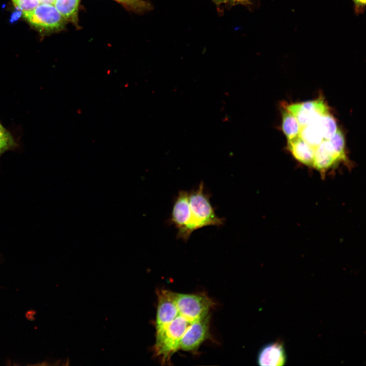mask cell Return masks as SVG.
I'll list each match as a JSON object with an SVG mask.
<instances>
[{
	"mask_svg": "<svg viewBox=\"0 0 366 366\" xmlns=\"http://www.w3.org/2000/svg\"><path fill=\"white\" fill-rule=\"evenodd\" d=\"M0 259H1V256H0Z\"/></svg>",
	"mask_w": 366,
	"mask_h": 366,
	"instance_id": "22",
	"label": "cell"
},
{
	"mask_svg": "<svg viewBox=\"0 0 366 366\" xmlns=\"http://www.w3.org/2000/svg\"><path fill=\"white\" fill-rule=\"evenodd\" d=\"M286 360L284 343L280 340L264 346L257 356V362L261 366H282Z\"/></svg>",
	"mask_w": 366,
	"mask_h": 366,
	"instance_id": "7",
	"label": "cell"
},
{
	"mask_svg": "<svg viewBox=\"0 0 366 366\" xmlns=\"http://www.w3.org/2000/svg\"><path fill=\"white\" fill-rule=\"evenodd\" d=\"M23 16L36 28L47 32L62 29L66 21L54 6L50 4L39 5Z\"/></svg>",
	"mask_w": 366,
	"mask_h": 366,
	"instance_id": "3",
	"label": "cell"
},
{
	"mask_svg": "<svg viewBox=\"0 0 366 366\" xmlns=\"http://www.w3.org/2000/svg\"><path fill=\"white\" fill-rule=\"evenodd\" d=\"M41 4H50L53 5L55 0H38Z\"/></svg>",
	"mask_w": 366,
	"mask_h": 366,
	"instance_id": "21",
	"label": "cell"
},
{
	"mask_svg": "<svg viewBox=\"0 0 366 366\" xmlns=\"http://www.w3.org/2000/svg\"><path fill=\"white\" fill-rule=\"evenodd\" d=\"M286 109L297 118L300 127L309 125L321 116L329 113L328 107L322 99L293 103Z\"/></svg>",
	"mask_w": 366,
	"mask_h": 366,
	"instance_id": "5",
	"label": "cell"
},
{
	"mask_svg": "<svg viewBox=\"0 0 366 366\" xmlns=\"http://www.w3.org/2000/svg\"><path fill=\"white\" fill-rule=\"evenodd\" d=\"M80 1L55 0L54 6L66 21L76 25Z\"/></svg>",
	"mask_w": 366,
	"mask_h": 366,
	"instance_id": "9",
	"label": "cell"
},
{
	"mask_svg": "<svg viewBox=\"0 0 366 366\" xmlns=\"http://www.w3.org/2000/svg\"><path fill=\"white\" fill-rule=\"evenodd\" d=\"M19 147V145L12 134L0 121V158L6 151L16 150Z\"/></svg>",
	"mask_w": 366,
	"mask_h": 366,
	"instance_id": "13",
	"label": "cell"
},
{
	"mask_svg": "<svg viewBox=\"0 0 366 366\" xmlns=\"http://www.w3.org/2000/svg\"><path fill=\"white\" fill-rule=\"evenodd\" d=\"M215 3L217 6H220L223 4L228 3V0H210Z\"/></svg>",
	"mask_w": 366,
	"mask_h": 366,
	"instance_id": "20",
	"label": "cell"
},
{
	"mask_svg": "<svg viewBox=\"0 0 366 366\" xmlns=\"http://www.w3.org/2000/svg\"><path fill=\"white\" fill-rule=\"evenodd\" d=\"M12 1L17 8L22 11L23 15L31 12L40 4L38 0H12Z\"/></svg>",
	"mask_w": 366,
	"mask_h": 366,
	"instance_id": "15",
	"label": "cell"
},
{
	"mask_svg": "<svg viewBox=\"0 0 366 366\" xmlns=\"http://www.w3.org/2000/svg\"><path fill=\"white\" fill-rule=\"evenodd\" d=\"M334 150L345 161L347 158L345 149V139L341 131L338 130L334 135L328 140Z\"/></svg>",
	"mask_w": 366,
	"mask_h": 366,
	"instance_id": "14",
	"label": "cell"
},
{
	"mask_svg": "<svg viewBox=\"0 0 366 366\" xmlns=\"http://www.w3.org/2000/svg\"><path fill=\"white\" fill-rule=\"evenodd\" d=\"M171 223L177 229V237L187 241L193 233L191 229V212L189 200V193L180 191L174 203Z\"/></svg>",
	"mask_w": 366,
	"mask_h": 366,
	"instance_id": "4",
	"label": "cell"
},
{
	"mask_svg": "<svg viewBox=\"0 0 366 366\" xmlns=\"http://www.w3.org/2000/svg\"><path fill=\"white\" fill-rule=\"evenodd\" d=\"M314 122L319 128L324 140L330 139L338 130L336 122L329 113L321 116Z\"/></svg>",
	"mask_w": 366,
	"mask_h": 366,
	"instance_id": "12",
	"label": "cell"
},
{
	"mask_svg": "<svg viewBox=\"0 0 366 366\" xmlns=\"http://www.w3.org/2000/svg\"><path fill=\"white\" fill-rule=\"evenodd\" d=\"M354 4L355 13L358 15L364 12L366 0H352Z\"/></svg>",
	"mask_w": 366,
	"mask_h": 366,
	"instance_id": "17",
	"label": "cell"
},
{
	"mask_svg": "<svg viewBox=\"0 0 366 366\" xmlns=\"http://www.w3.org/2000/svg\"><path fill=\"white\" fill-rule=\"evenodd\" d=\"M228 3L233 5H241L243 6L251 5V0H228Z\"/></svg>",
	"mask_w": 366,
	"mask_h": 366,
	"instance_id": "18",
	"label": "cell"
},
{
	"mask_svg": "<svg viewBox=\"0 0 366 366\" xmlns=\"http://www.w3.org/2000/svg\"><path fill=\"white\" fill-rule=\"evenodd\" d=\"M189 200L191 212V229L195 230L208 226H220L224 220L219 218L211 205L208 195L204 192V184L201 182L198 188L189 193Z\"/></svg>",
	"mask_w": 366,
	"mask_h": 366,
	"instance_id": "1",
	"label": "cell"
},
{
	"mask_svg": "<svg viewBox=\"0 0 366 366\" xmlns=\"http://www.w3.org/2000/svg\"><path fill=\"white\" fill-rule=\"evenodd\" d=\"M209 316L192 323L182 337L179 343V350L195 351L209 336Z\"/></svg>",
	"mask_w": 366,
	"mask_h": 366,
	"instance_id": "6",
	"label": "cell"
},
{
	"mask_svg": "<svg viewBox=\"0 0 366 366\" xmlns=\"http://www.w3.org/2000/svg\"><path fill=\"white\" fill-rule=\"evenodd\" d=\"M298 136L314 149L324 140L319 128L314 122L301 127Z\"/></svg>",
	"mask_w": 366,
	"mask_h": 366,
	"instance_id": "10",
	"label": "cell"
},
{
	"mask_svg": "<svg viewBox=\"0 0 366 366\" xmlns=\"http://www.w3.org/2000/svg\"><path fill=\"white\" fill-rule=\"evenodd\" d=\"M282 128L288 140L297 136L301 128L296 117L286 109L282 112Z\"/></svg>",
	"mask_w": 366,
	"mask_h": 366,
	"instance_id": "11",
	"label": "cell"
},
{
	"mask_svg": "<svg viewBox=\"0 0 366 366\" xmlns=\"http://www.w3.org/2000/svg\"><path fill=\"white\" fill-rule=\"evenodd\" d=\"M175 300L178 311L193 321L208 315L213 305L208 297L199 294L175 293Z\"/></svg>",
	"mask_w": 366,
	"mask_h": 366,
	"instance_id": "2",
	"label": "cell"
},
{
	"mask_svg": "<svg viewBox=\"0 0 366 366\" xmlns=\"http://www.w3.org/2000/svg\"><path fill=\"white\" fill-rule=\"evenodd\" d=\"M22 11L19 9V10H16V11L14 12L11 16L10 18V21L12 23H13L14 21H16L20 17L21 14L22 13Z\"/></svg>",
	"mask_w": 366,
	"mask_h": 366,
	"instance_id": "19",
	"label": "cell"
},
{
	"mask_svg": "<svg viewBox=\"0 0 366 366\" xmlns=\"http://www.w3.org/2000/svg\"><path fill=\"white\" fill-rule=\"evenodd\" d=\"M287 147L293 157L302 164L312 167L314 149L298 135L288 140Z\"/></svg>",
	"mask_w": 366,
	"mask_h": 366,
	"instance_id": "8",
	"label": "cell"
},
{
	"mask_svg": "<svg viewBox=\"0 0 366 366\" xmlns=\"http://www.w3.org/2000/svg\"><path fill=\"white\" fill-rule=\"evenodd\" d=\"M127 8L136 11H142L148 8V5L143 0H114Z\"/></svg>",
	"mask_w": 366,
	"mask_h": 366,
	"instance_id": "16",
	"label": "cell"
}]
</instances>
